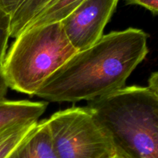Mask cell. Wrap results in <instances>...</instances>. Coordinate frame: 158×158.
Returning <instances> with one entry per match:
<instances>
[{"mask_svg": "<svg viewBox=\"0 0 158 158\" xmlns=\"http://www.w3.org/2000/svg\"><path fill=\"white\" fill-rule=\"evenodd\" d=\"M26 0H0V10L12 17Z\"/></svg>", "mask_w": 158, "mask_h": 158, "instance_id": "obj_12", "label": "cell"}, {"mask_svg": "<svg viewBox=\"0 0 158 158\" xmlns=\"http://www.w3.org/2000/svg\"><path fill=\"white\" fill-rule=\"evenodd\" d=\"M52 0H26L10 19V37L15 39Z\"/></svg>", "mask_w": 158, "mask_h": 158, "instance_id": "obj_9", "label": "cell"}, {"mask_svg": "<svg viewBox=\"0 0 158 158\" xmlns=\"http://www.w3.org/2000/svg\"><path fill=\"white\" fill-rule=\"evenodd\" d=\"M148 39L144 31L136 28L103 35L92 46L74 54L35 95L51 102L75 103L123 89L148 55Z\"/></svg>", "mask_w": 158, "mask_h": 158, "instance_id": "obj_1", "label": "cell"}, {"mask_svg": "<svg viewBox=\"0 0 158 158\" xmlns=\"http://www.w3.org/2000/svg\"><path fill=\"white\" fill-rule=\"evenodd\" d=\"M9 37H10V16L0 10V69H2Z\"/></svg>", "mask_w": 158, "mask_h": 158, "instance_id": "obj_11", "label": "cell"}, {"mask_svg": "<svg viewBox=\"0 0 158 158\" xmlns=\"http://www.w3.org/2000/svg\"><path fill=\"white\" fill-rule=\"evenodd\" d=\"M128 4L137 5L158 15V0H125Z\"/></svg>", "mask_w": 158, "mask_h": 158, "instance_id": "obj_13", "label": "cell"}, {"mask_svg": "<svg viewBox=\"0 0 158 158\" xmlns=\"http://www.w3.org/2000/svg\"><path fill=\"white\" fill-rule=\"evenodd\" d=\"M77 52L61 23L29 28L15 38L6 52L2 72L9 87L35 95L42 84Z\"/></svg>", "mask_w": 158, "mask_h": 158, "instance_id": "obj_3", "label": "cell"}, {"mask_svg": "<svg viewBox=\"0 0 158 158\" xmlns=\"http://www.w3.org/2000/svg\"><path fill=\"white\" fill-rule=\"evenodd\" d=\"M119 0H85L61 21L66 37L77 52L95 44L114 14Z\"/></svg>", "mask_w": 158, "mask_h": 158, "instance_id": "obj_5", "label": "cell"}, {"mask_svg": "<svg viewBox=\"0 0 158 158\" xmlns=\"http://www.w3.org/2000/svg\"><path fill=\"white\" fill-rule=\"evenodd\" d=\"M8 89H9V86L3 74L2 69H0V100H5Z\"/></svg>", "mask_w": 158, "mask_h": 158, "instance_id": "obj_15", "label": "cell"}, {"mask_svg": "<svg viewBox=\"0 0 158 158\" xmlns=\"http://www.w3.org/2000/svg\"><path fill=\"white\" fill-rule=\"evenodd\" d=\"M8 158H58L47 120L37 123Z\"/></svg>", "mask_w": 158, "mask_h": 158, "instance_id": "obj_6", "label": "cell"}, {"mask_svg": "<svg viewBox=\"0 0 158 158\" xmlns=\"http://www.w3.org/2000/svg\"><path fill=\"white\" fill-rule=\"evenodd\" d=\"M37 123V121L24 122L0 130V158H8Z\"/></svg>", "mask_w": 158, "mask_h": 158, "instance_id": "obj_10", "label": "cell"}, {"mask_svg": "<svg viewBox=\"0 0 158 158\" xmlns=\"http://www.w3.org/2000/svg\"><path fill=\"white\" fill-rule=\"evenodd\" d=\"M86 107L119 157L158 158V97L148 86H126L88 101Z\"/></svg>", "mask_w": 158, "mask_h": 158, "instance_id": "obj_2", "label": "cell"}, {"mask_svg": "<svg viewBox=\"0 0 158 158\" xmlns=\"http://www.w3.org/2000/svg\"><path fill=\"white\" fill-rule=\"evenodd\" d=\"M83 1L85 0H52L27 25L25 29L60 23Z\"/></svg>", "mask_w": 158, "mask_h": 158, "instance_id": "obj_8", "label": "cell"}, {"mask_svg": "<svg viewBox=\"0 0 158 158\" xmlns=\"http://www.w3.org/2000/svg\"><path fill=\"white\" fill-rule=\"evenodd\" d=\"M114 158H120V157H118V156H117V155H116V156H115V157H114Z\"/></svg>", "mask_w": 158, "mask_h": 158, "instance_id": "obj_16", "label": "cell"}, {"mask_svg": "<svg viewBox=\"0 0 158 158\" xmlns=\"http://www.w3.org/2000/svg\"><path fill=\"white\" fill-rule=\"evenodd\" d=\"M58 158H114L109 135L87 107H71L47 120Z\"/></svg>", "mask_w": 158, "mask_h": 158, "instance_id": "obj_4", "label": "cell"}, {"mask_svg": "<svg viewBox=\"0 0 158 158\" xmlns=\"http://www.w3.org/2000/svg\"><path fill=\"white\" fill-rule=\"evenodd\" d=\"M148 87L158 97V72L151 74L148 80Z\"/></svg>", "mask_w": 158, "mask_h": 158, "instance_id": "obj_14", "label": "cell"}, {"mask_svg": "<svg viewBox=\"0 0 158 158\" xmlns=\"http://www.w3.org/2000/svg\"><path fill=\"white\" fill-rule=\"evenodd\" d=\"M47 105L46 102L0 100V130L15 123L37 121Z\"/></svg>", "mask_w": 158, "mask_h": 158, "instance_id": "obj_7", "label": "cell"}]
</instances>
